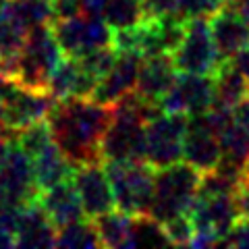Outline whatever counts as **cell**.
<instances>
[{"label":"cell","instance_id":"6da1fadb","mask_svg":"<svg viewBox=\"0 0 249 249\" xmlns=\"http://www.w3.org/2000/svg\"><path fill=\"white\" fill-rule=\"evenodd\" d=\"M114 106L93 98L56 100L48 116L54 143L73 166L102 160V139L110 124Z\"/></svg>","mask_w":249,"mask_h":249},{"label":"cell","instance_id":"7a4b0ae2","mask_svg":"<svg viewBox=\"0 0 249 249\" xmlns=\"http://www.w3.org/2000/svg\"><path fill=\"white\" fill-rule=\"evenodd\" d=\"M160 112L158 102H150L135 91L116 102L102 139V160H145V127Z\"/></svg>","mask_w":249,"mask_h":249},{"label":"cell","instance_id":"3957f363","mask_svg":"<svg viewBox=\"0 0 249 249\" xmlns=\"http://www.w3.org/2000/svg\"><path fill=\"white\" fill-rule=\"evenodd\" d=\"M65 58L52 25H42L29 31L21 52L11 62L2 65V73L25 88L48 89L54 69Z\"/></svg>","mask_w":249,"mask_h":249},{"label":"cell","instance_id":"277c9868","mask_svg":"<svg viewBox=\"0 0 249 249\" xmlns=\"http://www.w3.org/2000/svg\"><path fill=\"white\" fill-rule=\"evenodd\" d=\"M201 173L185 160L164 168H156L154 173V197L150 214L158 222L166 224L173 218L189 214L199 193Z\"/></svg>","mask_w":249,"mask_h":249},{"label":"cell","instance_id":"5b68a950","mask_svg":"<svg viewBox=\"0 0 249 249\" xmlns=\"http://www.w3.org/2000/svg\"><path fill=\"white\" fill-rule=\"evenodd\" d=\"M114 206L131 216L147 214L154 197V173L145 160H104Z\"/></svg>","mask_w":249,"mask_h":249},{"label":"cell","instance_id":"8992f818","mask_svg":"<svg viewBox=\"0 0 249 249\" xmlns=\"http://www.w3.org/2000/svg\"><path fill=\"white\" fill-rule=\"evenodd\" d=\"M193 224L191 247H214L231 235V231L241 220L235 196H201L189 210Z\"/></svg>","mask_w":249,"mask_h":249},{"label":"cell","instance_id":"52a82bcc","mask_svg":"<svg viewBox=\"0 0 249 249\" xmlns=\"http://www.w3.org/2000/svg\"><path fill=\"white\" fill-rule=\"evenodd\" d=\"M54 36L60 44L65 56L81 58L104 46H112V29L102 15L79 13L69 19H58L52 23Z\"/></svg>","mask_w":249,"mask_h":249},{"label":"cell","instance_id":"ba28073f","mask_svg":"<svg viewBox=\"0 0 249 249\" xmlns=\"http://www.w3.org/2000/svg\"><path fill=\"white\" fill-rule=\"evenodd\" d=\"M54 104H56V98L48 89L25 88V85L13 81L11 77H6L4 108L0 124L15 135L17 131L29 127V124L48 121Z\"/></svg>","mask_w":249,"mask_h":249},{"label":"cell","instance_id":"9c48e42d","mask_svg":"<svg viewBox=\"0 0 249 249\" xmlns=\"http://www.w3.org/2000/svg\"><path fill=\"white\" fill-rule=\"evenodd\" d=\"M187 116L178 112L156 114L145 127V162L152 168H164L183 160Z\"/></svg>","mask_w":249,"mask_h":249},{"label":"cell","instance_id":"30bf717a","mask_svg":"<svg viewBox=\"0 0 249 249\" xmlns=\"http://www.w3.org/2000/svg\"><path fill=\"white\" fill-rule=\"evenodd\" d=\"M173 60L178 73L214 75L222 65L210 31V19L197 17L185 23V36L178 48L173 52Z\"/></svg>","mask_w":249,"mask_h":249},{"label":"cell","instance_id":"8fae6325","mask_svg":"<svg viewBox=\"0 0 249 249\" xmlns=\"http://www.w3.org/2000/svg\"><path fill=\"white\" fill-rule=\"evenodd\" d=\"M37 183L34 162L13 142L4 160L0 162V201L13 206H25L37 197Z\"/></svg>","mask_w":249,"mask_h":249},{"label":"cell","instance_id":"7c38bea8","mask_svg":"<svg viewBox=\"0 0 249 249\" xmlns=\"http://www.w3.org/2000/svg\"><path fill=\"white\" fill-rule=\"evenodd\" d=\"M214 104V75L178 73L168 93L160 100L164 112H178L185 116L206 112Z\"/></svg>","mask_w":249,"mask_h":249},{"label":"cell","instance_id":"4fadbf2b","mask_svg":"<svg viewBox=\"0 0 249 249\" xmlns=\"http://www.w3.org/2000/svg\"><path fill=\"white\" fill-rule=\"evenodd\" d=\"M71 181L77 189V196H79L85 218L93 220V218L110 212L114 208L112 185L102 160L75 166Z\"/></svg>","mask_w":249,"mask_h":249},{"label":"cell","instance_id":"5bb4252c","mask_svg":"<svg viewBox=\"0 0 249 249\" xmlns=\"http://www.w3.org/2000/svg\"><path fill=\"white\" fill-rule=\"evenodd\" d=\"M222 158L220 139L218 133L210 127L204 112L187 116V133L183 143V160L193 168H197L201 175L210 173L218 166Z\"/></svg>","mask_w":249,"mask_h":249},{"label":"cell","instance_id":"9a60e30c","mask_svg":"<svg viewBox=\"0 0 249 249\" xmlns=\"http://www.w3.org/2000/svg\"><path fill=\"white\" fill-rule=\"evenodd\" d=\"M143 56L135 50H116V58L108 73L98 81L93 89V100L114 106L123 98L131 96L137 88V77Z\"/></svg>","mask_w":249,"mask_h":249},{"label":"cell","instance_id":"2e32d148","mask_svg":"<svg viewBox=\"0 0 249 249\" xmlns=\"http://www.w3.org/2000/svg\"><path fill=\"white\" fill-rule=\"evenodd\" d=\"M210 31L222 62L232 60L249 44V25L241 13L229 4L210 17Z\"/></svg>","mask_w":249,"mask_h":249},{"label":"cell","instance_id":"e0dca14e","mask_svg":"<svg viewBox=\"0 0 249 249\" xmlns=\"http://www.w3.org/2000/svg\"><path fill=\"white\" fill-rule=\"evenodd\" d=\"M96 85H98V79L81 65L79 58L65 56L60 60V65L54 69V73L48 81V91L56 100L91 98Z\"/></svg>","mask_w":249,"mask_h":249},{"label":"cell","instance_id":"ac0fdd59","mask_svg":"<svg viewBox=\"0 0 249 249\" xmlns=\"http://www.w3.org/2000/svg\"><path fill=\"white\" fill-rule=\"evenodd\" d=\"M177 75H178V71L175 67L173 54L145 56L142 62V69H139L135 93H139V96L145 100H150V102L160 104V100L173 88Z\"/></svg>","mask_w":249,"mask_h":249},{"label":"cell","instance_id":"d6986e66","mask_svg":"<svg viewBox=\"0 0 249 249\" xmlns=\"http://www.w3.org/2000/svg\"><path fill=\"white\" fill-rule=\"evenodd\" d=\"M56 227L44 212L40 201L31 199L21 208L17 232H15V245L17 247H56Z\"/></svg>","mask_w":249,"mask_h":249},{"label":"cell","instance_id":"ffe728a7","mask_svg":"<svg viewBox=\"0 0 249 249\" xmlns=\"http://www.w3.org/2000/svg\"><path fill=\"white\" fill-rule=\"evenodd\" d=\"M37 201H40V206L44 208V212L48 214V218L54 222L56 229L85 218L83 206H81L79 196H77V189L71 178L50 187V189L40 191L37 193Z\"/></svg>","mask_w":249,"mask_h":249},{"label":"cell","instance_id":"44dd1931","mask_svg":"<svg viewBox=\"0 0 249 249\" xmlns=\"http://www.w3.org/2000/svg\"><path fill=\"white\" fill-rule=\"evenodd\" d=\"M31 162H34L36 183H37V189L40 191L50 189V187L71 178L73 170H75V166L69 162V158L58 150V145L54 142L37 152L34 158H31Z\"/></svg>","mask_w":249,"mask_h":249},{"label":"cell","instance_id":"7402d4cb","mask_svg":"<svg viewBox=\"0 0 249 249\" xmlns=\"http://www.w3.org/2000/svg\"><path fill=\"white\" fill-rule=\"evenodd\" d=\"M247 96L249 79L232 65V60H224L214 73V104L232 110Z\"/></svg>","mask_w":249,"mask_h":249},{"label":"cell","instance_id":"603a6c76","mask_svg":"<svg viewBox=\"0 0 249 249\" xmlns=\"http://www.w3.org/2000/svg\"><path fill=\"white\" fill-rule=\"evenodd\" d=\"M29 31L31 29L23 23L9 0V4L0 9V56H2V65L11 62L21 52Z\"/></svg>","mask_w":249,"mask_h":249},{"label":"cell","instance_id":"cb8c5ba5","mask_svg":"<svg viewBox=\"0 0 249 249\" xmlns=\"http://www.w3.org/2000/svg\"><path fill=\"white\" fill-rule=\"evenodd\" d=\"M93 229L100 239V247H127L131 227H133V216L123 212L119 208H112L110 212L93 218Z\"/></svg>","mask_w":249,"mask_h":249},{"label":"cell","instance_id":"d4e9b609","mask_svg":"<svg viewBox=\"0 0 249 249\" xmlns=\"http://www.w3.org/2000/svg\"><path fill=\"white\" fill-rule=\"evenodd\" d=\"M102 17L114 34V31L133 29L142 25L150 15L145 9V0H106Z\"/></svg>","mask_w":249,"mask_h":249},{"label":"cell","instance_id":"484cf974","mask_svg":"<svg viewBox=\"0 0 249 249\" xmlns=\"http://www.w3.org/2000/svg\"><path fill=\"white\" fill-rule=\"evenodd\" d=\"M218 139H220V150H222L220 160L243 166V170H245V162L249 158V127H245V124H241L239 121L232 119L227 127L220 131Z\"/></svg>","mask_w":249,"mask_h":249},{"label":"cell","instance_id":"4316f807","mask_svg":"<svg viewBox=\"0 0 249 249\" xmlns=\"http://www.w3.org/2000/svg\"><path fill=\"white\" fill-rule=\"evenodd\" d=\"M170 239L166 235L164 224L158 222L150 214L133 216V227H131L127 247H166Z\"/></svg>","mask_w":249,"mask_h":249},{"label":"cell","instance_id":"83f0119b","mask_svg":"<svg viewBox=\"0 0 249 249\" xmlns=\"http://www.w3.org/2000/svg\"><path fill=\"white\" fill-rule=\"evenodd\" d=\"M56 247H71V249H85V247H100V239L89 220H77L56 231Z\"/></svg>","mask_w":249,"mask_h":249},{"label":"cell","instance_id":"f1b7e54d","mask_svg":"<svg viewBox=\"0 0 249 249\" xmlns=\"http://www.w3.org/2000/svg\"><path fill=\"white\" fill-rule=\"evenodd\" d=\"M11 4L29 29L54 23L52 0H11Z\"/></svg>","mask_w":249,"mask_h":249},{"label":"cell","instance_id":"f546056e","mask_svg":"<svg viewBox=\"0 0 249 249\" xmlns=\"http://www.w3.org/2000/svg\"><path fill=\"white\" fill-rule=\"evenodd\" d=\"M224 4H227V0H175V15L183 21L197 17L210 19Z\"/></svg>","mask_w":249,"mask_h":249},{"label":"cell","instance_id":"4dcf8cb0","mask_svg":"<svg viewBox=\"0 0 249 249\" xmlns=\"http://www.w3.org/2000/svg\"><path fill=\"white\" fill-rule=\"evenodd\" d=\"M114 58H116V48L114 46H104V48H98V50H93L89 54H85V56H81L79 62L100 81L108 73V69L112 67Z\"/></svg>","mask_w":249,"mask_h":249},{"label":"cell","instance_id":"1f68e13d","mask_svg":"<svg viewBox=\"0 0 249 249\" xmlns=\"http://www.w3.org/2000/svg\"><path fill=\"white\" fill-rule=\"evenodd\" d=\"M166 229V235L170 239V245H191V239H193V224L189 220V214L185 216H178V218H173L170 222L164 224Z\"/></svg>","mask_w":249,"mask_h":249},{"label":"cell","instance_id":"d6a6232c","mask_svg":"<svg viewBox=\"0 0 249 249\" xmlns=\"http://www.w3.org/2000/svg\"><path fill=\"white\" fill-rule=\"evenodd\" d=\"M54 4V21L69 19L83 13V0H52Z\"/></svg>","mask_w":249,"mask_h":249},{"label":"cell","instance_id":"836d02e7","mask_svg":"<svg viewBox=\"0 0 249 249\" xmlns=\"http://www.w3.org/2000/svg\"><path fill=\"white\" fill-rule=\"evenodd\" d=\"M222 245H231V247H249V220L241 218L237 222V227L231 231V235L222 241Z\"/></svg>","mask_w":249,"mask_h":249},{"label":"cell","instance_id":"e575fe53","mask_svg":"<svg viewBox=\"0 0 249 249\" xmlns=\"http://www.w3.org/2000/svg\"><path fill=\"white\" fill-rule=\"evenodd\" d=\"M235 201H237L239 216L249 220V178H245V181L239 185V189L235 193Z\"/></svg>","mask_w":249,"mask_h":249},{"label":"cell","instance_id":"d590c367","mask_svg":"<svg viewBox=\"0 0 249 249\" xmlns=\"http://www.w3.org/2000/svg\"><path fill=\"white\" fill-rule=\"evenodd\" d=\"M232 119L239 121L241 124H245V127H249V96L232 108Z\"/></svg>","mask_w":249,"mask_h":249},{"label":"cell","instance_id":"8d00e7d4","mask_svg":"<svg viewBox=\"0 0 249 249\" xmlns=\"http://www.w3.org/2000/svg\"><path fill=\"white\" fill-rule=\"evenodd\" d=\"M232 65H235L241 73H243L247 79H249V44L245 46L243 50H241L235 58H232Z\"/></svg>","mask_w":249,"mask_h":249},{"label":"cell","instance_id":"74e56055","mask_svg":"<svg viewBox=\"0 0 249 249\" xmlns=\"http://www.w3.org/2000/svg\"><path fill=\"white\" fill-rule=\"evenodd\" d=\"M13 142H15V135L11 133L9 129H4L2 124H0V162L4 160V156H6V152L11 150V145H13Z\"/></svg>","mask_w":249,"mask_h":249},{"label":"cell","instance_id":"f35d334b","mask_svg":"<svg viewBox=\"0 0 249 249\" xmlns=\"http://www.w3.org/2000/svg\"><path fill=\"white\" fill-rule=\"evenodd\" d=\"M106 0H83V11L85 13H93V15H102Z\"/></svg>","mask_w":249,"mask_h":249},{"label":"cell","instance_id":"ab89813d","mask_svg":"<svg viewBox=\"0 0 249 249\" xmlns=\"http://www.w3.org/2000/svg\"><path fill=\"white\" fill-rule=\"evenodd\" d=\"M13 245H15V235L0 227V247H13Z\"/></svg>","mask_w":249,"mask_h":249},{"label":"cell","instance_id":"60d3db41","mask_svg":"<svg viewBox=\"0 0 249 249\" xmlns=\"http://www.w3.org/2000/svg\"><path fill=\"white\" fill-rule=\"evenodd\" d=\"M4 88H6V77L0 75V121H2V108H4Z\"/></svg>","mask_w":249,"mask_h":249},{"label":"cell","instance_id":"b9f144b4","mask_svg":"<svg viewBox=\"0 0 249 249\" xmlns=\"http://www.w3.org/2000/svg\"><path fill=\"white\" fill-rule=\"evenodd\" d=\"M237 11L241 13V17L245 19V23L249 25V0H243V2H241L239 6H237Z\"/></svg>","mask_w":249,"mask_h":249},{"label":"cell","instance_id":"7bdbcfd3","mask_svg":"<svg viewBox=\"0 0 249 249\" xmlns=\"http://www.w3.org/2000/svg\"><path fill=\"white\" fill-rule=\"evenodd\" d=\"M241 2H243V0H227V4H229V6H232V9H237V6H239Z\"/></svg>","mask_w":249,"mask_h":249},{"label":"cell","instance_id":"ee69618b","mask_svg":"<svg viewBox=\"0 0 249 249\" xmlns=\"http://www.w3.org/2000/svg\"><path fill=\"white\" fill-rule=\"evenodd\" d=\"M245 178H249V158H247V162H245Z\"/></svg>","mask_w":249,"mask_h":249},{"label":"cell","instance_id":"f6af8a7d","mask_svg":"<svg viewBox=\"0 0 249 249\" xmlns=\"http://www.w3.org/2000/svg\"><path fill=\"white\" fill-rule=\"evenodd\" d=\"M6 4H9V0H0V9H4Z\"/></svg>","mask_w":249,"mask_h":249},{"label":"cell","instance_id":"bcb514c9","mask_svg":"<svg viewBox=\"0 0 249 249\" xmlns=\"http://www.w3.org/2000/svg\"><path fill=\"white\" fill-rule=\"evenodd\" d=\"M0 73H2V56H0Z\"/></svg>","mask_w":249,"mask_h":249}]
</instances>
